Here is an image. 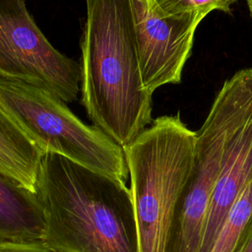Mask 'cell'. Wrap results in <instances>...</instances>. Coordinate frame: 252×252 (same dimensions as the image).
<instances>
[{"label":"cell","instance_id":"6da1fadb","mask_svg":"<svg viewBox=\"0 0 252 252\" xmlns=\"http://www.w3.org/2000/svg\"><path fill=\"white\" fill-rule=\"evenodd\" d=\"M35 192L44 217L42 244L52 252H139L125 181L44 153Z\"/></svg>","mask_w":252,"mask_h":252},{"label":"cell","instance_id":"7a4b0ae2","mask_svg":"<svg viewBox=\"0 0 252 252\" xmlns=\"http://www.w3.org/2000/svg\"><path fill=\"white\" fill-rule=\"evenodd\" d=\"M82 103L94 125L122 148L153 122L128 0H86Z\"/></svg>","mask_w":252,"mask_h":252},{"label":"cell","instance_id":"3957f363","mask_svg":"<svg viewBox=\"0 0 252 252\" xmlns=\"http://www.w3.org/2000/svg\"><path fill=\"white\" fill-rule=\"evenodd\" d=\"M196 132L179 114L156 118L123 148L139 252H165L170 227L194 163Z\"/></svg>","mask_w":252,"mask_h":252},{"label":"cell","instance_id":"277c9868","mask_svg":"<svg viewBox=\"0 0 252 252\" xmlns=\"http://www.w3.org/2000/svg\"><path fill=\"white\" fill-rule=\"evenodd\" d=\"M0 106L43 154H58L127 181L123 148L95 125L84 123L52 94L27 83L0 79Z\"/></svg>","mask_w":252,"mask_h":252},{"label":"cell","instance_id":"5b68a950","mask_svg":"<svg viewBox=\"0 0 252 252\" xmlns=\"http://www.w3.org/2000/svg\"><path fill=\"white\" fill-rule=\"evenodd\" d=\"M236 79L226 80L203 125L196 132L194 163L180 196L165 252H199L213 190L228 141Z\"/></svg>","mask_w":252,"mask_h":252},{"label":"cell","instance_id":"8992f818","mask_svg":"<svg viewBox=\"0 0 252 252\" xmlns=\"http://www.w3.org/2000/svg\"><path fill=\"white\" fill-rule=\"evenodd\" d=\"M0 79L38 87L64 102L78 97L79 63L48 41L26 0H0Z\"/></svg>","mask_w":252,"mask_h":252},{"label":"cell","instance_id":"52a82bcc","mask_svg":"<svg viewBox=\"0 0 252 252\" xmlns=\"http://www.w3.org/2000/svg\"><path fill=\"white\" fill-rule=\"evenodd\" d=\"M128 5L144 88L153 94L163 85L178 84L203 19L190 15L163 17L151 0H128Z\"/></svg>","mask_w":252,"mask_h":252},{"label":"cell","instance_id":"ba28073f","mask_svg":"<svg viewBox=\"0 0 252 252\" xmlns=\"http://www.w3.org/2000/svg\"><path fill=\"white\" fill-rule=\"evenodd\" d=\"M43 228L36 192L0 171V241L42 243Z\"/></svg>","mask_w":252,"mask_h":252},{"label":"cell","instance_id":"9c48e42d","mask_svg":"<svg viewBox=\"0 0 252 252\" xmlns=\"http://www.w3.org/2000/svg\"><path fill=\"white\" fill-rule=\"evenodd\" d=\"M43 153L0 106V171L35 192Z\"/></svg>","mask_w":252,"mask_h":252},{"label":"cell","instance_id":"30bf717a","mask_svg":"<svg viewBox=\"0 0 252 252\" xmlns=\"http://www.w3.org/2000/svg\"><path fill=\"white\" fill-rule=\"evenodd\" d=\"M252 226V179L228 211L210 252H234Z\"/></svg>","mask_w":252,"mask_h":252},{"label":"cell","instance_id":"8fae6325","mask_svg":"<svg viewBox=\"0 0 252 252\" xmlns=\"http://www.w3.org/2000/svg\"><path fill=\"white\" fill-rule=\"evenodd\" d=\"M163 17L197 16L204 19L209 13L219 10L229 13L237 0H151Z\"/></svg>","mask_w":252,"mask_h":252},{"label":"cell","instance_id":"7c38bea8","mask_svg":"<svg viewBox=\"0 0 252 252\" xmlns=\"http://www.w3.org/2000/svg\"><path fill=\"white\" fill-rule=\"evenodd\" d=\"M0 252H52L38 242L0 241Z\"/></svg>","mask_w":252,"mask_h":252},{"label":"cell","instance_id":"4fadbf2b","mask_svg":"<svg viewBox=\"0 0 252 252\" xmlns=\"http://www.w3.org/2000/svg\"><path fill=\"white\" fill-rule=\"evenodd\" d=\"M234 252H252V226Z\"/></svg>","mask_w":252,"mask_h":252},{"label":"cell","instance_id":"5bb4252c","mask_svg":"<svg viewBox=\"0 0 252 252\" xmlns=\"http://www.w3.org/2000/svg\"><path fill=\"white\" fill-rule=\"evenodd\" d=\"M246 2L248 5V8H249V11H250V15L252 17V0H246Z\"/></svg>","mask_w":252,"mask_h":252}]
</instances>
